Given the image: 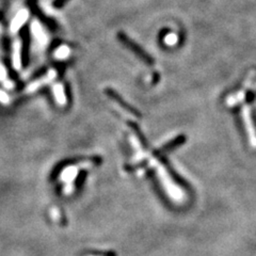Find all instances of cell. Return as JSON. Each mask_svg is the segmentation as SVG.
<instances>
[{"mask_svg":"<svg viewBox=\"0 0 256 256\" xmlns=\"http://www.w3.org/2000/svg\"><path fill=\"white\" fill-rule=\"evenodd\" d=\"M185 137L184 136H180L178 138H176L175 140H173L172 142H170V143L166 144L162 151H170V150H173V148H175L176 146H180L181 144H183L185 142Z\"/></svg>","mask_w":256,"mask_h":256,"instance_id":"obj_7","label":"cell"},{"mask_svg":"<svg viewBox=\"0 0 256 256\" xmlns=\"http://www.w3.org/2000/svg\"><path fill=\"white\" fill-rule=\"evenodd\" d=\"M93 256H116L115 252H99V253H94Z\"/></svg>","mask_w":256,"mask_h":256,"instance_id":"obj_9","label":"cell"},{"mask_svg":"<svg viewBox=\"0 0 256 256\" xmlns=\"http://www.w3.org/2000/svg\"><path fill=\"white\" fill-rule=\"evenodd\" d=\"M12 61L16 70L21 68L22 64V41H15L13 46V53H12Z\"/></svg>","mask_w":256,"mask_h":256,"instance_id":"obj_2","label":"cell"},{"mask_svg":"<svg viewBox=\"0 0 256 256\" xmlns=\"http://www.w3.org/2000/svg\"><path fill=\"white\" fill-rule=\"evenodd\" d=\"M28 19V13L26 11H21L19 15H17L14 21L12 22L11 23V30L13 31V32H16V31H19L21 27L23 25V23H25Z\"/></svg>","mask_w":256,"mask_h":256,"instance_id":"obj_3","label":"cell"},{"mask_svg":"<svg viewBox=\"0 0 256 256\" xmlns=\"http://www.w3.org/2000/svg\"><path fill=\"white\" fill-rule=\"evenodd\" d=\"M78 166L75 165H69L67 168H64L61 171V181L64 182L65 184H70V182L74 181V178L78 175Z\"/></svg>","mask_w":256,"mask_h":256,"instance_id":"obj_1","label":"cell"},{"mask_svg":"<svg viewBox=\"0 0 256 256\" xmlns=\"http://www.w3.org/2000/svg\"><path fill=\"white\" fill-rule=\"evenodd\" d=\"M70 48L68 46L62 45L60 47H58L55 51V57L59 60H63V59H67L70 56Z\"/></svg>","mask_w":256,"mask_h":256,"instance_id":"obj_6","label":"cell"},{"mask_svg":"<svg viewBox=\"0 0 256 256\" xmlns=\"http://www.w3.org/2000/svg\"><path fill=\"white\" fill-rule=\"evenodd\" d=\"M53 93H55V97L59 105L67 104V96H65L64 88L62 85H56L53 87Z\"/></svg>","mask_w":256,"mask_h":256,"instance_id":"obj_5","label":"cell"},{"mask_svg":"<svg viewBox=\"0 0 256 256\" xmlns=\"http://www.w3.org/2000/svg\"><path fill=\"white\" fill-rule=\"evenodd\" d=\"M67 0H56L55 1V4L57 5V7H60V5H62Z\"/></svg>","mask_w":256,"mask_h":256,"instance_id":"obj_11","label":"cell"},{"mask_svg":"<svg viewBox=\"0 0 256 256\" xmlns=\"http://www.w3.org/2000/svg\"><path fill=\"white\" fill-rule=\"evenodd\" d=\"M0 100H1V102H3V103L8 102V100H9L8 95L5 94L4 92H2V91H0Z\"/></svg>","mask_w":256,"mask_h":256,"instance_id":"obj_10","label":"cell"},{"mask_svg":"<svg viewBox=\"0 0 256 256\" xmlns=\"http://www.w3.org/2000/svg\"><path fill=\"white\" fill-rule=\"evenodd\" d=\"M123 40H124V42H125V43H126L127 44V46H129L130 47V48H132L133 50H135V52H137V53H138V56L140 57V58H142V59H143V60L144 61H146V62H148V63H151L152 62V60H151V58L150 57H148L147 55H146V53L143 51V50H142V49H140L139 48V47L138 46H137L135 43H134V42H132V41H130V40H128V39H126V38H124V37H121Z\"/></svg>","mask_w":256,"mask_h":256,"instance_id":"obj_4","label":"cell"},{"mask_svg":"<svg viewBox=\"0 0 256 256\" xmlns=\"http://www.w3.org/2000/svg\"><path fill=\"white\" fill-rule=\"evenodd\" d=\"M176 41H177V37H176V34H174V33H169V34L166 35V37L164 38L165 44H168V45H173V44H175Z\"/></svg>","mask_w":256,"mask_h":256,"instance_id":"obj_8","label":"cell"}]
</instances>
